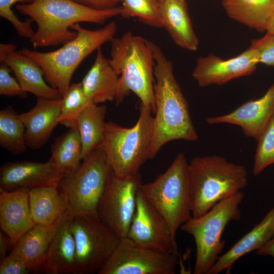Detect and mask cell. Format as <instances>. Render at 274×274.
<instances>
[{
    "mask_svg": "<svg viewBox=\"0 0 274 274\" xmlns=\"http://www.w3.org/2000/svg\"><path fill=\"white\" fill-rule=\"evenodd\" d=\"M155 61L154 93L156 105L150 159L172 141H196L198 136L192 122L188 102L177 83L173 65L152 42Z\"/></svg>",
    "mask_w": 274,
    "mask_h": 274,
    "instance_id": "1",
    "label": "cell"
},
{
    "mask_svg": "<svg viewBox=\"0 0 274 274\" xmlns=\"http://www.w3.org/2000/svg\"><path fill=\"white\" fill-rule=\"evenodd\" d=\"M15 8L37 25L29 39L35 49L57 46L71 41L77 35L71 29L74 24L80 22L103 24L122 12L121 6L99 10L74 0H35L30 4H18Z\"/></svg>",
    "mask_w": 274,
    "mask_h": 274,
    "instance_id": "2",
    "label": "cell"
},
{
    "mask_svg": "<svg viewBox=\"0 0 274 274\" xmlns=\"http://www.w3.org/2000/svg\"><path fill=\"white\" fill-rule=\"evenodd\" d=\"M151 43L130 31L126 32L110 41L109 60L120 76L116 101L121 102L132 91L139 98L141 104L155 113V61Z\"/></svg>",
    "mask_w": 274,
    "mask_h": 274,
    "instance_id": "3",
    "label": "cell"
},
{
    "mask_svg": "<svg viewBox=\"0 0 274 274\" xmlns=\"http://www.w3.org/2000/svg\"><path fill=\"white\" fill-rule=\"evenodd\" d=\"M192 216L196 218L247 187L246 167L221 156H198L188 163Z\"/></svg>",
    "mask_w": 274,
    "mask_h": 274,
    "instance_id": "4",
    "label": "cell"
},
{
    "mask_svg": "<svg viewBox=\"0 0 274 274\" xmlns=\"http://www.w3.org/2000/svg\"><path fill=\"white\" fill-rule=\"evenodd\" d=\"M71 29L77 32L76 37L58 49L46 52L26 48L20 50L41 67L46 81L61 96L70 87L78 66L93 52L110 42L115 37L117 26L111 22L101 28L90 30L76 23Z\"/></svg>",
    "mask_w": 274,
    "mask_h": 274,
    "instance_id": "5",
    "label": "cell"
},
{
    "mask_svg": "<svg viewBox=\"0 0 274 274\" xmlns=\"http://www.w3.org/2000/svg\"><path fill=\"white\" fill-rule=\"evenodd\" d=\"M152 112L140 104V115L131 128L106 122L100 147L112 171L118 176L128 177L139 173L142 165L150 159L154 117Z\"/></svg>",
    "mask_w": 274,
    "mask_h": 274,
    "instance_id": "6",
    "label": "cell"
},
{
    "mask_svg": "<svg viewBox=\"0 0 274 274\" xmlns=\"http://www.w3.org/2000/svg\"><path fill=\"white\" fill-rule=\"evenodd\" d=\"M112 168L99 147L84 157L79 166L64 175L57 189L72 215H98V208Z\"/></svg>",
    "mask_w": 274,
    "mask_h": 274,
    "instance_id": "7",
    "label": "cell"
},
{
    "mask_svg": "<svg viewBox=\"0 0 274 274\" xmlns=\"http://www.w3.org/2000/svg\"><path fill=\"white\" fill-rule=\"evenodd\" d=\"M139 191L167 223L173 236L192 217L188 163L178 153L167 169L153 182L142 184Z\"/></svg>",
    "mask_w": 274,
    "mask_h": 274,
    "instance_id": "8",
    "label": "cell"
},
{
    "mask_svg": "<svg viewBox=\"0 0 274 274\" xmlns=\"http://www.w3.org/2000/svg\"><path fill=\"white\" fill-rule=\"evenodd\" d=\"M244 194L239 191L220 201L198 217H192L180 227L194 238L196 246L194 274H208L220 256L225 245L221 236L227 225L238 220L239 205Z\"/></svg>",
    "mask_w": 274,
    "mask_h": 274,
    "instance_id": "9",
    "label": "cell"
},
{
    "mask_svg": "<svg viewBox=\"0 0 274 274\" xmlns=\"http://www.w3.org/2000/svg\"><path fill=\"white\" fill-rule=\"evenodd\" d=\"M71 227L76 244L78 274L97 273L120 238L98 215H72Z\"/></svg>",
    "mask_w": 274,
    "mask_h": 274,
    "instance_id": "10",
    "label": "cell"
},
{
    "mask_svg": "<svg viewBox=\"0 0 274 274\" xmlns=\"http://www.w3.org/2000/svg\"><path fill=\"white\" fill-rule=\"evenodd\" d=\"M140 173L128 177L117 176L112 170L99 201L100 220L120 239L127 237L142 184Z\"/></svg>",
    "mask_w": 274,
    "mask_h": 274,
    "instance_id": "11",
    "label": "cell"
},
{
    "mask_svg": "<svg viewBox=\"0 0 274 274\" xmlns=\"http://www.w3.org/2000/svg\"><path fill=\"white\" fill-rule=\"evenodd\" d=\"M178 264L177 255L145 248L125 237L97 274H175Z\"/></svg>",
    "mask_w": 274,
    "mask_h": 274,
    "instance_id": "12",
    "label": "cell"
},
{
    "mask_svg": "<svg viewBox=\"0 0 274 274\" xmlns=\"http://www.w3.org/2000/svg\"><path fill=\"white\" fill-rule=\"evenodd\" d=\"M127 237L145 248L178 256L176 238L167 223L139 190Z\"/></svg>",
    "mask_w": 274,
    "mask_h": 274,
    "instance_id": "13",
    "label": "cell"
},
{
    "mask_svg": "<svg viewBox=\"0 0 274 274\" xmlns=\"http://www.w3.org/2000/svg\"><path fill=\"white\" fill-rule=\"evenodd\" d=\"M258 63L257 54L250 47L236 57L227 59L210 54L197 59L192 77L201 87L223 85L252 74Z\"/></svg>",
    "mask_w": 274,
    "mask_h": 274,
    "instance_id": "14",
    "label": "cell"
},
{
    "mask_svg": "<svg viewBox=\"0 0 274 274\" xmlns=\"http://www.w3.org/2000/svg\"><path fill=\"white\" fill-rule=\"evenodd\" d=\"M274 114V83L261 97L248 101L231 112L206 118L210 125L229 124L239 126L247 137L256 141Z\"/></svg>",
    "mask_w": 274,
    "mask_h": 274,
    "instance_id": "15",
    "label": "cell"
},
{
    "mask_svg": "<svg viewBox=\"0 0 274 274\" xmlns=\"http://www.w3.org/2000/svg\"><path fill=\"white\" fill-rule=\"evenodd\" d=\"M63 176L49 160L7 162L0 169V189L28 191L37 187L57 185Z\"/></svg>",
    "mask_w": 274,
    "mask_h": 274,
    "instance_id": "16",
    "label": "cell"
},
{
    "mask_svg": "<svg viewBox=\"0 0 274 274\" xmlns=\"http://www.w3.org/2000/svg\"><path fill=\"white\" fill-rule=\"evenodd\" d=\"M0 62L7 63L22 88L37 98L56 99L62 97L59 91L46 82L41 67L13 44H0Z\"/></svg>",
    "mask_w": 274,
    "mask_h": 274,
    "instance_id": "17",
    "label": "cell"
},
{
    "mask_svg": "<svg viewBox=\"0 0 274 274\" xmlns=\"http://www.w3.org/2000/svg\"><path fill=\"white\" fill-rule=\"evenodd\" d=\"M61 97L56 99L37 98L29 111L19 114L25 127V139L27 148H42L50 139L59 124Z\"/></svg>",
    "mask_w": 274,
    "mask_h": 274,
    "instance_id": "18",
    "label": "cell"
},
{
    "mask_svg": "<svg viewBox=\"0 0 274 274\" xmlns=\"http://www.w3.org/2000/svg\"><path fill=\"white\" fill-rule=\"evenodd\" d=\"M72 215L60 218L47 251L42 271L50 274H78L76 247L71 229Z\"/></svg>",
    "mask_w": 274,
    "mask_h": 274,
    "instance_id": "19",
    "label": "cell"
},
{
    "mask_svg": "<svg viewBox=\"0 0 274 274\" xmlns=\"http://www.w3.org/2000/svg\"><path fill=\"white\" fill-rule=\"evenodd\" d=\"M35 225L31 216L28 191L0 189V226L14 245Z\"/></svg>",
    "mask_w": 274,
    "mask_h": 274,
    "instance_id": "20",
    "label": "cell"
},
{
    "mask_svg": "<svg viewBox=\"0 0 274 274\" xmlns=\"http://www.w3.org/2000/svg\"><path fill=\"white\" fill-rule=\"evenodd\" d=\"M96 51L94 61L81 83L89 101L99 104L116 99L119 90L120 76L100 48Z\"/></svg>",
    "mask_w": 274,
    "mask_h": 274,
    "instance_id": "21",
    "label": "cell"
},
{
    "mask_svg": "<svg viewBox=\"0 0 274 274\" xmlns=\"http://www.w3.org/2000/svg\"><path fill=\"white\" fill-rule=\"evenodd\" d=\"M274 234V207L249 232L220 255L208 274L228 273L234 263L246 254L259 249Z\"/></svg>",
    "mask_w": 274,
    "mask_h": 274,
    "instance_id": "22",
    "label": "cell"
},
{
    "mask_svg": "<svg viewBox=\"0 0 274 274\" xmlns=\"http://www.w3.org/2000/svg\"><path fill=\"white\" fill-rule=\"evenodd\" d=\"M159 13L164 27L179 47L195 51L199 40L193 29L185 1H160Z\"/></svg>",
    "mask_w": 274,
    "mask_h": 274,
    "instance_id": "23",
    "label": "cell"
},
{
    "mask_svg": "<svg viewBox=\"0 0 274 274\" xmlns=\"http://www.w3.org/2000/svg\"><path fill=\"white\" fill-rule=\"evenodd\" d=\"M60 219L50 225H35L14 244L9 255L21 260L32 272L42 271L47 251Z\"/></svg>",
    "mask_w": 274,
    "mask_h": 274,
    "instance_id": "24",
    "label": "cell"
},
{
    "mask_svg": "<svg viewBox=\"0 0 274 274\" xmlns=\"http://www.w3.org/2000/svg\"><path fill=\"white\" fill-rule=\"evenodd\" d=\"M28 193L31 216L35 225L53 224L66 211L57 185L35 188Z\"/></svg>",
    "mask_w": 274,
    "mask_h": 274,
    "instance_id": "25",
    "label": "cell"
},
{
    "mask_svg": "<svg viewBox=\"0 0 274 274\" xmlns=\"http://www.w3.org/2000/svg\"><path fill=\"white\" fill-rule=\"evenodd\" d=\"M231 19L259 32L266 31L274 10L273 0H222Z\"/></svg>",
    "mask_w": 274,
    "mask_h": 274,
    "instance_id": "26",
    "label": "cell"
},
{
    "mask_svg": "<svg viewBox=\"0 0 274 274\" xmlns=\"http://www.w3.org/2000/svg\"><path fill=\"white\" fill-rule=\"evenodd\" d=\"M107 108L105 105L90 104L80 115L78 128L82 142V159L100 147L104 139Z\"/></svg>",
    "mask_w": 274,
    "mask_h": 274,
    "instance_id": "27",
    "label": "cell"
},
{
    "mask_svg": "<svg viewBox=\"0 0 274 274\" xmlns=\"http://www.w3.org/2000/svg\"><path fill=\"white\" fill-rule=\"evenodd\" d=\"M82 142L78 127L68 128L56 138L49 161L64 175L76 169L82 161Z\"/></svg>",
    "mask_w": 274,
    "mask_h": 274,
    "instance_id": "28",
    "label": "cell"
},
{
    "mask_svg": "<svg viewBox=\"0 0 274 274\" xmlns=\"http://www.w3.org/2000/svg\"><path fill=\"white\" fill-rule=\"evenodd\" d=\"M25 127L19 114L8 106L0 111V146L14 155L24 153L27 149Z\"/></svg>",
    "mask_w": 274,
    "mask_h": 274,
    "instance_id": "29",
    "label": "cell"
},
{
    "mask_svg": "<svg viewBox=\"0 0 274 274\" xmlns=\"http://www.w3.org/2000/svg\"><path fill=\"white\" fill-rule=\"evenodd\" d=\"M90 104L81 82L71 84L61 97L59 123L67 128L78 127L80 115Z\"/></svg>",
    "mask_w": 274,
    "mask_h": 274,
    "instance_id": "30",
    "label": "cell"
},
{
    "mask_svg": "<svg viewBox=\"0 0 274 274\" xmlns=\"http://www.w3.org/2000/svg\"><path fill=\"white\" fill-rule=\"evenodd\" d=\"M123 18L135 17L150 26L163 27L159 13V0H122Z\"/></svg>",
    "mask_w": 274,
    "mask_h": 274,
    "instance_id": "31",
    "label": "cell"
},
{
    "mask_svg": "<svg viewBox=\"0 0 274 274\" xmlns=\"http://www.w3.org/2000/svg\"><path fill=\"white\" fill-rule=\"evenodd\" d=\"M257 142L253 167V174L255 176L274 165V114Z\"/></svg>",
    "mask_w": 274,
    "mask_h": 274,
    "instance_id": "32",
    "label": "cell"
},
{
    "mask_svg": "<svg viewBox=\"0 0 274 274\" xmlns=\"http://www.w3.org/2000/svg\"><path fill=\"white\" fill-rule=\"evenodd\" d=\"M35 0H0V16L10 22L18 35L21 37L30 39L34 34L31 24L33 22L31 18L22 21L12 11V6L17 3L30 4Z\"/></svg>",
    "mask_w": 274,
    "mask_h": 274,
    "instance_id": "33",
    "label": "cell"
},
{
    "mask_svg": "<svg viewBox=\"0 0 274 274\" xmlns=\"http://www.w3.org/2000/svg\"><path fill=\"white\" fill-rule=\"evenodd\" d=\"M12 70L4 62H0V95L9 97H27V92L24 91L17 80L11 76Z\"/></svg>",
    "mask_w": 274,
    "mask_h": 274,
    "instance_id": "34",
    "label": "cell"
},
{
    "mask_svg": "<svg viewBox=\"0 0 274 274\" xmlns=\"http://www.w3.org/2000/svg\"><path fill=\"white\" fill-rule=\"evenodd\" d=\"M250 47L256 51L259 63L274 66V33L266 32L262 38L253 40Z\"/></svg>",
    "mask_w": 274,
    "mask_h": 274,
    "instance_id": "35",
    "label": "cell"
},
{
    "mask_svg": "<svg viewBox=\"0 0 274 274\" xmlns=\"http://www.w3.org/2000/svg\"><path fill=\"white\" fill-rule=\"evenodd\" d=\"M31 272L23 261L10 255L0 263V274H28Z\"/></svg>",
    "mask_w": 274,
    "mask_h": 274,
    "instance_id": "36",
    "label": "cell"
},
{
    "mask_svg": "<svg viewBox=\"0 0 274 274\" xmlns=\"http://www.w3.org/2000/svg\"><path fill=\"white\" fill-rule=\"evenodd\" d=\"M85 6L99 10L108 9L118 7L122 0H74Z\"/></svg>",
    "mask_w": 274,
    "mask_h": 274,
    "instance_id": "37",
    "label": "cell"
},
{
    "mask_svg": "<svg viewBox=\"0 0 274 274\" xmlns=\"http://www.w3.org/2000/svg\"><path fill=\"white\" fill-rule=\"evenodd\" d=\"M256 252V254L259 256H269L274 257V234L266 244Z\"/></svg>",
    "mask_w": 274,
    "mask_h": 274,
    "instance_id": "38",
    "label": "cell"
},
{
    "mask_svg": "<svg viewBox=\"0 0 274 274\" xmlns=\"http://www.w3.org/2000/svg\"><path fill=\"white\" fill-rule=\"evenodd\" d=\"M10 244L9 237L2 231L0 232V258L1 261L7 257L8 245Z\"/></svg>",
    "mask_w": 274,
    "mask_h": 274,
    "instance_id": "39",
    "label": "cell"
},
{
    "mask_svg": "<svg viewBox=\"0 0 274 274\" xmlns=\"http://www.w3.org/2000/svg\"><path fill=\"white\" fill-rule=\"evenodd\" d=\"M266 32L274 33V10L268 21Z\"/></svg>",
    "mask_w": 274,
    "mask_h": 274,
    "instance_id": "40",
    "label": "cell"
},
{
    "mask_svg": "<svg viewBox=\"0 0 274 274\" xmlns=\"http://www.w3.org/2000/svg\"><path fill=\"white\" fill-rule=\"evenodd\" d=\"M162 0H159V1H161ZM179 1H184L185 0H179Z\"/></svg>",
    "mask_w": 274,
    "mask_h": 274,
    "instance_id": "41",
    "label": "cell"
},
{
    "mask_svg": "<svg viewBox=\"0 0 274 274\" xmlns=\"http://www.w3.org/2000/svg\"><path fill=\"white\" fill-rule=\"evenodd\" d=\"M273 1H274V0H273Z\"/></svg>",
    "mask_w": 274,
    "mask_h": 274,
    "instance_id": "42",
    "label": "cell"
}]
</instances>
